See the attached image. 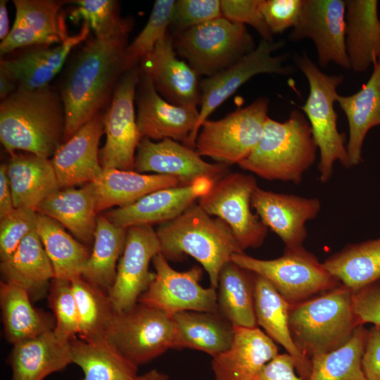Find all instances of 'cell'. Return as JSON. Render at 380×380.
<instances>
[{
    "label": "cell",
    "instance_id": "6da1fadb",
    "mask_svg": "<svg viewBox=\"0 0 380 380\" xmlns=\"http://www.w3.org/2000/svg\"><path fill=\"white\" fill-rule=\"evenodd\" d=\"M127 36L86 40L72 61L60 95L65 115L63 142L110 103L124 73Z\"/></svg>",
    "mask_w": 380,
    "mask_h": 380
},
{
    "label": "cell",
    "instance_id": "7a4b0ae2",
    "mask_svg": "<svg viewBox=\"0 0 380 380\" xmlns=\"http://www.w3.org/2000/svg\"><path fill=\"white\" fill-rule=\"evenodd\" d=\"M65 115L59 93L49 86L17 89L0 103V140L16 151L49 158L63 142Z\"/></svg>",
    "mask_w": 380,
    "mask_h": 380
},
{
    "label": "cell",
    "instance_id": "3957f363",
    "mask_svg": "<svg viewBox=\"0 0 380 380\" xmlns=\"http://www.w3.org/2000/svg\"><path fill=\"white\" fill-rule=\"evenodd\" d=\"M160 253L168 260L189 255L206 271L210 287L217 289L221 269L235 253H243L229 226L194 204L156 230Z\"/></svg>",
    "mask_w": 380,
    "mask_h": 380
},
{
    "label": "cell",
    "instance_id": "277c9868",
    "mask_svg": "<svg viewBox=\"0 0 380 380\" xmlns=\"http://www.w3.org/2000/svg\"><path fill=\"white\" fill-rule=\"evenodd\" d=\"M317 151L306 117L293 110L284 122L268 117L258 143L238 165L265 179L298 184L315 163Z\"/></svg>",
    "mask_w": 380,
    "mask_h": 380
},
{
    "label": "cell",
    "instance_id": "5b68a950",
    "mask_svg": "<svg viewBox=\"0 0 380 380\" xmlns=\"http://www.w3.org/2000/svg\"><path fill=\"white\" fill-rule=\"evenodd\" d=\"M353 291L342 284L291 305L289 322L293 341L311 360L344 345L362 325L353 305Z\"/></svg>",
    "mask_w": 380,
    "mask_h": 380
},
{
    "label": "cell",
    "instance_id": "8992f818",
    "mask_svg": "<svg viewBox=\"0 0 380 380\" xmlns=\"http://www.w3.org/2000/svg\"><path fill=\"white\" fill-rule=\"evenodd\" d=\"M300 70L309 84V95L300 107L310 125L312 137L319 151L318 163L319 180L328 182L332 177L334 165L338 161L349 168L350 164L346 148V137L337 127L334 109L337 89L343 82V75H327L304 53L296 59Z\"/></svg>",
    "mask_w": 380,
    "mask_h": 380
},
{
    "label": "cell",
    "instance_id": "52a82bcc",
    "mask_svg": "<svg viewBox=\"0 0 380 380\" xmlns=\"http://www.w3.org/2000/svg\"><path fill=\"white\" fill-rule=\"evenodd\" d=\"M175 50L200 75L211 77L255 49L243 24L226 18L211 20L176 34Z\"/></svg>",
    "mask_w": 380,
    "mask_h": 380
},
{
    "label": "cell",
    "instance_id": "ba28073f",
    "mask_svg": "<svg viewBox=\"0 0 380 380\" xmlns=\"http://www.w3.org/2000/svg\"><path fill=\"white\" fill-rule=\"evenodd\" d=\"M231 260L267 279L291 305L331 290L341 283L303 246L285 248L279 258L260 260L243 253Z\"/></svg>",
    "mask_w": 380,
    "mask_h": 380
},
{
    "label": "cell",
    "instance_id": "9c48e42d",
    "mask_svg": "<svg viewBox=\"0 0 380 380\" xmlns=\"http://www.w3.org/2000/svg\"><path fill=\"white\" fill-rule=\"evenodd\" d=\"M269 99L261 97L218 120H206L198 132L195 150L227 165L239 164L258 143L263 132Z\"/></svg>",
    "mask_w": 380,
    "mask_h": 380
},
{
    "label": "cell",
    "instance_id": "30bf717a",
    "mask_svg": "<svg viewBox=\"0 0 380 380\" xmlns=\"http://www.w3.org/2000/svg\"><path fill=\"white\" fill-rule=\"evenodd\" d=\"M174 334L171 316L138 302L127 310L115 312L106 341L138 367L172 348Z\"/></svg>",
    "mask_w": 380,
    "mask_h": 380
},
{
    "label": "cell",
    "instance_id": "8fae6325",
    "mask_svg": "<svg viewBox=\"0 0 380 380\" xmlns=\"http://www.w3.org/2000/svg\"><path fill=\"white\" fill-rule=\"evenodd\" d=\"M257 186L256 179L251 175L228 172L198 199V204L207 213L229 226L243 252L262 246L268 232L251 210V197Z\"/></svg>",
    "mask_w": 380,
    "mask_h": 380
},
{
    "label": "cell",
    "instance_id": "7c38bea8",
    "mask_svg": "<svg viewBox=\"0 0 380 380\" xmlns=\"http://www.w3.org/2000/svg\"><path fill=\"white\" fill-rule=\"evenodd\" d=\"M139 77V66L122 75L103 115L106 139L99 151L103 169L134 170L135 155L141 139L134 110Z\"/></svg>",
    "mask_w": 380,
    "mask_h": 380
},
{
    "label": "cell",
    "instance_id": "4fadbf2b",
    "mask_svg": "<svg viewBox=\"0 0 380 380\" xmlns=\"http://www.w3.org/2000/svg\"><path fill=\"white\" fill-rule=\"evenodd\" d=\"M155 277L138 302L158 308L170 316L182 311L219 312L217 291L200 284L203 270L194 266L184 272L174 270L159 253L152 260Z\"/></svg>",
    "mask_w": 380,
    "mask_h": 380
},
{
    "label": "cell",
    "instance_id": "5bb4252c",
    "mask_svg": "<svg viewBox=\"0 0 380 380\" xmlns=\"http://www.w3.org/2000/svg\"><path fill=\"white\" fill-rule=\"evenodd\" d=\"M284 41L262 39L253 51L229 68L208 77L200 83L201 109L197 125L189 147L195 149L200 128L208 116L242 84L262 73L287 75L291 70L284 65V56H273L281 48Z\"/></svg>",
    "mask_w": 380,
    "mask_h": 380
},
{
    "label": "cell",
    "instance_id": "9a60e30c",
    "mask_svg": "<svg viewBox=\"0 0 380 380\" xmlns=\"http://www.w3.org/2000/svg\"><path fill=\"white\" fill-rule=\"evenodd\" d=\"M159 253V239L151 225L127 229L115 279L108 293L115 312L127 310L138 303L140 296L154 279L155 272L149 271V263Z\"/></svg>",
    "mask_w": 380,
    "mask_h": 380
},
{
    "label": "cell",
    "instance_id": "2e32d148",
    "mask_svg": "<svg viewBox=\"0 0 380 380\" xmlns=\"http://www.w3.org/2000/svg\"><path fill=\"white\" fill-rule=\"evenodd\" d=\"M346 7L344 0H303L298 23L289 34L293 41L312 40L322 68L334 63L350 69L346 48Z\"/></svg>",
    "mask_w": 380,
    "mask_h": 380
},
{
    "label": "cell",
    "instance_id": "e0dca14e",
    "mask_svg": "<svg viewBox=\"0 0 380 380\" xmlns=\"http://www.w3.org/2000/svg\"><path fill=\"white\" fill-rule=\"evenodd\" d=\"M135 101L141 138L157 141L170 139L189 147L199 117L196 108L169 103L156 91L151 79L141 72Z\"/></svg>",
    "mask_w": 380,
    "mask_h": 380
},
{
    "label": "cell",
    "instance_id": "ac0fdd59",
    "mask_svg": "<svg viewBox=\"0 0 380 380\" xmlns=\"http://www.w3.org/2000/svg\"><path fill=\"white\" fill-rule=\"evenodd\" d=\"M134 170L173 176L186 185L203 177L216 182L228 173L229 165L208 163L195 149L170 139L155 142L141 138L135 155Z\"/></svg>",
    "mask_w": 380,
    "mask_h": 380
},
{
    "label": "cell",
    "instance_id": "d6986e66",
    "mask_svg": "<svg viewBox=\"0 0 380 380\" xmlns=\"http://www.w3.org/2000/svg\"><path fill=\"white\" fill-rule=\"evenodd\" d=\"M215 180L203 177L189 184L161 189L146 194L129 205L117 208L105 215L114 224L127 229L171 221L208 194Z\"/></svg>",
    "mask_w": 380,
    "mask_h": 380
},
{
    "label": "cell",
    "instance_id": "ffe728a7",
    "mask_svg": "<svg viewBox=\"0 0 380 380\" xmlns=\"http://www.w3.org/2000/svg\"><path fill=\"white\" fill-rule=\"evenodd\" d=\"M70 1L14 0L15 17L7 37L1 42L0 55L34 46L62 43L69 35L61 8Z\"/></svg>",
    "mask_w": 380,
    "mask_h": 380
},
{
    "label": "cell",
    "instance_id": "44dd1931",
    "mask_svg": "<svg viewBox=\"0 0 380 380\" xmlns=\"http://www.w3.org/2000/svg\"><path fill=\"white\" fill-rule=\"evenodd\" d=\"M139 67L169 103L196 108L200 104L199 75L185 61L178 59L172 37L168 33L141 61Z\"/></svg>",
    "mask_w": 380,
    "mask_h": 380
},
{
    "label": "cell",
    "instance_id": "7402d4cb",
    "mask_svg": "<svg viewBox=\"0 0 380 380\" xmlns=\"http://www.w3.org/2000/svg\"><path fill=\"white\" fill-rule=\"evenodd\" d=\"M251 206L263 224L283 241L285 248L303 246L307 237L305 224L321 209L316 198L267 191L258 186L251 197Z\"/></svg>",
    "mask_w": 380,
    "mask_h": 380
},
{
    "label": "cell",
    "instance_id": "603a6c76",
    "mask_svg": "<svg viewBox=\"0 0 380 380\" xmlns=\"http://www.w3.org/2000/svg\"><path fill=\"white\" fill-rule=\"evenodd\" d=\"M103 115L98 114L57 148L51 159L58 184L70 188L94 182L103 168L99 145L103 132Z\"/></svg>",
    "mask_w": 380,
    "mask_h": 380
},
{
    "label": "cell",
    "instance_id": "cb8c5ba5",
    "mask_svg": "<svg viewBox=\"0 0 380 380\" xmlns=\"http://www.w3.org/2000/svg\"><path fill=\"white\" fill-rule=\"evenodd\" d=\"M90 27L82 23L75 35L54 46H39L11 58H1L0 72L11 78L18 89L36 90L49 86L51 81L61 70L74 48L84 42Z\"/></svg>",
    "mask_w": 380,
    "mask_h": 380
},
{
    "label": "cell",
    "instance_id": "d4e9b609",
    "mask_svg": "<svg viewBox=\"0 0 380 380\" xmlns=\"http://www.w3.org/2000/svg\"><path fill=\"white\" fill-rule=\"evenodd\" d=\"M279 354L274 341L258 327H234L230 347L213 357L215 380H253Z\"/></svg>",
    "mask_w": 380,
    "mask_h": 380
},
{
    "label": "cell",
    "instance_id": "484cf974",
    "mask_svg": "<svg viewBox=\"0 0 380 380\" xmlns=\"http://www.w3.org/2000/svg\"><path fill=\"white\" fill-rule=\"evenodd\" d=\"M72 363L70 343L59 340L53 330L13 345L8 357L11 380H43Z\"/></svg>",
    "mask_w": 380,
    "mask_h": 380
},
{
    "label": "cell",
    "instance_id": "4316f807",
    "mask_svg": "<svg viewBox=\"0 0 380 380\" xmlns=\"http://www.w3.org/2000/svg\"><path fill=\"white\" fill-rule=\"evenodd\" d=\"M254 281L257 324L295 359L296 372L303 380H308L311 371V360L302 354L293 341L289 322L291 304L267 279L254 274Z\"/></svg>",
    "mask_w": 380,
    "mask_h": 380
},
{
    "label": "cell",
    "instance_id": "83f0119b",
    "mask_svg": "<svg viewBox=\"0 0 380 380\" xmlns=\"http://www.w3.org/2000/svg\"><path fill=\"white\" fill-rule=\"evenodd\" d=\"M346 48L350 69L363 72L380 59V18L376 0H347Z\"/></svg>",
    "mask_w": 380,
    "mask_h": 380
},
{
    "label": "cell",
    "instance_id": "f1b7e54d",
    "mask_svg": "<svg viewBox=\"0 0 380 380\" xmlns=\"http://www.w3.org/2000/svg\"><path fill=\"white\" fill-rule=\"evenodd\" d=\"M175 334L172 349L189 348L215 357L231 346L234 327L220 312L182 311L172 316Z\"/></svg>",
    "mask_w": 380,
    "mask_h": 380
},
{
    "label": "cell",
    "instance_id": "f546056e",
    "mask_svg": "<svg viewBox=\"0 0 380 380\" xmlns=\"http://www.w3.org/2000/svg\"><path fill=\"white\" fill-rule=\"evenodd\" d=\"M92 184L97 213L113 206L129 205L161 189L183 185L173 176L113 168L103 169Z\"/></svg>",
    "mask_w": 380,
    "mask_h": 380
},
{
    "label": "cell",
    "instance_id": "4dcf8cb0",
    "mask_svg": "<svg viewBox=\"0 0 380 380\" xmlns=\"http://www.w3.org/2000/svg\"><path fill=\"white\" fill-rule=\"evenodd\" d=\"M7 164L15 208L37 209L61 189L51 159L13 152Z\"/></svg>",
    "mask_w": 380,
    "mask_h": 380
},
{
    "label": "cell",
    "instance_id": "1f68e13d",
    "mask_svg": "<svg viewBox=\"0 0 380 380\" xmlns=\"http://www.w3.org/2000/svg\"><path fill=\"white\" fill-rule=\"evenodd\" d=\"M336 102L348 120L349 137L346 148L350 166L362 161L364 139L370 129L380 125V59L361 89L349 96L338 95Z\"/></svg>",
    "mask_w": 380,
    "mask_h": 380
},
{
    "label": "cell",
    "instance_id": "d6a6232c",
    "mask_svg": "<svg viewBox=\"0 0 380 380\" xmlns=\"http://www.w3.org/2000/svg\"><path fill=\"white\" fill-rule=\"evenodd\" d=\"M92 183L79 189H59L47 197L37 213L52 218L66 227L84 243L94 241L97 212Z\"/></svg>",
    "mask_w": 380,
    "mask_h": 380
},
{
    "label": "cell",
    "instance_id": "836d02e7",
    "mask_svg": "<svg viewBox=\"0 0 380 380\" xmlns=\"http://www.w3.org/2000/svg\"><path fill=\"white\" fill-rule=\"evenodd\" d=\"M4 281L25 289L30 297L44 295L54 279L51 261L36 229L30 232L14 253L0 263Z\"/></svg>",
    "mask_w": 380,
    "mask_h": 380
},
{
    "label": "cell",
    "instance_id": "e575fe53",
    "mask_svg": "<svg viewBox=\"0 0 380 380\" xmlns=\"http://www.w3.org/2000/svg\"><path fill=\"white\" fill-rule=\"evenodd\" d=\"M30 298L25 289L1 281L0 306L4 331L6 338L13 346L55 327V318L34 308Z\"/></svg>",
    "mask_w": 380,
    "mask_h": 380
},
{
    "label": "cell",
    "instance_id": "d590c367",
    "mask_svg": "<svg viewBox=\"0 0 380 380\" xmlns=\"http://www.w3.org/2000/svg\"><path fill=\"white\" fill-rule=\"evenodd\" d=\"M219 312L234 327H258L254 274L232 260L221 269L217 287Z\"/></svg>",
    "mask_w": 380,
    "mask_h": 380
},
{
    "label": "cell",
    "instance_id": "8d00e7d4",
    "mask_svg": "<svg viewBox=\"0 0 380 380\" xmlns=\"http://www.w3.org/2000/svg\"><path fill=\"white\" fill-rule=\"evenodd\" d=\"M36 231L53 267L54 279L82 277L90 252L52 218L37 213Z\"/></svg>",
    "mask_w": 380,
    "mask_h": 380
},
{
    "label": "cell",
    "instance_id": "74e56055",
    "mask_svg": "<svg viewBox=\"0 0 380 380\" xmlns=\"http://www.w3.org/2000/svg\"><path fill=\"white\" fill-rule=\"evenodd\" d=\"M325 268L353 292L380 279V236L348 244L324 262Z\"/></svg>",
    "mask_w": 380,
    "mask_h": 380
},
{
    "label": "cell",
    "instance_id": "f35d334b",
    "mask_svg": "<svg viewBox=\"0 0 380 380\" xmlns=\"http://www.w3.org/2000/svg\"><path fill=\"white\" fill-rule=\"evenodd\" d=\"M126 234L127 229L114 224L104 215L98 216L93 248L82 274L83 279L108 293L115 279Z\"/></svg>",
    "mask_w": 380,
    "mask_h": 380
},
{
    "label": "cell",
    "instance_id": "ab89813d",
    "mask_svg": "<svg viewBox=\"0 0 380 380\" xmlns=\"http://www.w3.org/2000/svg\"><path fill=\"white\" fill-rule=\"evenodd\" d=\"M72 363L83 371L84 380H134L138 367L106 341H70Z\"/></svg>",
    "mask_w": 380,
    "mask_h": 380
},
{
    "label": "cell",
    "instance_id": "60d3db41",
    "mask_svg": "<svg viewBox=\"0 0 380 380\" xmlns=\"http://www.w3.org/2000/svg\"><path fill=\"white\" fill-rule=\"evenodd\" d=\"M79 316L80 338L89 342L106 341L115 311L108 292L82 277L71 281Z\"/></svg>",
    "mask_w": 380,
    "mask_h": 380
},
{
    "label": "cell",
    "instance_id": "b9f144b4",
    "mask_svg": "<svg viewBox=\"0 0 380 380\" xmlns=\"http://www.w3.org/2000/svg\"><path fill=\"white\" fill-rule=\"evenodd\" d=\"M367 333L359 326L344 345L312 358L308 380H367L362 367Z\"/></svg>",
    "mask_w": 380,
    "mask_h": 380
},
{
    "label": "cell",
    "instance_id": "7bdbcfd3",
    "mask_svg": "<svg viewBox=\"0 0 380 380\" xmlns=\"http://www.w3.org/2000/svg\"><path fill=\"white\" fill-rule=\"evenodd\" d=\"M69 18L75 24L86 23L94 32V37L107 39L128 36L132 27L131 20L122 18L118 1L75 0Z\"/></svg>",
    "mask_w": 380,
    "mask_h": 380
},
{
    "label": "cell",
    "instance_id": "ee69618b",
    "mask_svg": "<svg viewBox=\"0 0 380 380\" xmlns=\"http://www.w3.org/2000/svg\"><path fill=\"white\" fill-rule=\"evenodd\" d=\"M174 0H156L149 18L139 35L125 48L124 72L138 67L141 61L151 53L157 43L167 34L171 25Z\"/></svg>",
    "mask_w": 380,
    "mask_h": 380
},
{
    "label": "cell",
    "instance_id": "f6af8a7d",
    "mask_svg": "<svg viewBox=\"0 0 380 380\" xmlns=\"http://www.w3.org/2000/svg\"><path fill=\"white\" fill-rule=\"evenodd\" d=\"M49 304L53 312V332L63 342L69 343L79 334V316L71 281L53 279L49 286Z\"/></svg>",
    "mask_w": 380,
    "mask_h": 380
},
{
    "label": "cell",
    "instance_id": "bcb514c9",
    "mask_svg": "<svg viewBox=\"0 0 380 380\" xmlns=\"http://www.w3.org/2000/svg\"><path fill=\"white\" fill-rule=\"evenodd\" d=\"M37 212L25 208H15L0 222L1 261L8 258L22 240L36 229Z\"/></svg>",
    "mask_w": 380,
    "mask_h": 380
},
{
    "label": "cell",
    "instance_id": "7dc6e473",
    "mask_svg": "<svg viewBox=\"0 0 380 380\" xmlns=\"http://www.w3.org/2000/svg\"><path fill=\"white\" fill-rule=\"evenodd\" d=\"M221 16L219 0H178L175 1L170 26L177 34Z\"/></svg>",
    "mask_w": 380,
    "mask_h": 380
},
{
    "label": "cell",
    "instance_id": "c3c4849f",
    "mask_svg": "<svg viewBox=\"0 0 380 380\" xmlns=\"http://www.w3.org/2000/svg\"><path fill=\"white\" fill-rule=\"evenodd\" d=\"M262 0H222V15L232 22L252 26L262 39L272 42L273 34L262 13Z\"/></svg>",
    "mask_w": 380,
    "mask_h": 380
},
{
    "label": "cell",
    "instance_id": "681fc988",
    "mask_svg": "<svg viewBox=\"0 0 380 380\" xmlns=\"http://www.w3.org/2000/svg\"><path fill=\"white\" fill-rule=\"evenodd\" d=\"M303 0H262L261 11L272 33L294 27L299 20Z\"/></svg>",
    "mask_w": 380,
    "mask_h": 380
},
{
    "label": "cell",
    "instance_id": "f907efd6",
    "mask_svg": "<svg viewBox=\"0 0 380 380\" xmlns=\"http://www.w3.org/2000/svg\"><path fill=\"white\" fill-rule=\"evenodd\" d=\"M354 311L360 323L380 327V279L353 292Z\"/></svg>",
    "mask_w": 380,
    "mask_h": 380
},
{
    "label": "cell",
    "instance_id": "816d5d0a",
    "mask_svg": "<svg viewBox=\"0 0 380 380\" xmlns=\"http://www.w3.org/2000/svg\"><path fill=\"white\" fill-rule=\"evenodd\" d=\"M253 380H303L296 374V362L289 353L279 354Z\"/></svg>",
    "mask_w": 380,
    "mask_h": 380
},
{
    "label": "cell",
    "instance_id": "f5cc1de1",
    "mask_svg": "<svg viewBox=\"0 0 380 380\" xmlns=\"http://www.w3.org/2000/svg\"><path fill=\"white\" fill-rule=\"evenodd\" d=\"M362 367L367 380H380V327L368 329Z\"/></svg>",
    "mask_w": 380,
    "mask_h": 380
},
{
    "label": "cell",
    "instance_id": "db71d44e",
    "mask_svg": "<svg viewBox=\"0 0 380 380\" xmlns=\"http://www.w3.org/2000/svg\"><path fill=\"white\" fill-rule=\"evenodd\" d=\"M14 208L7 164H2L0 166V220L8 215Z\"/></svg>",
    "mask_w": 380,
    "mask_h": 380
},
{
    "label": "cell",
    "instance_id": "11a10c76",
    "mask_svg": "<svg viewBox=\"0 0 380 380\" xmlns=\"http://www.w3.org/2000/svg\"><path fill=\"white\" fill-rule=\"evenodd\" d=\"M6 4V0L0 1V39L1 41L7 37L11 31Z\"/></svg>",
    "mask_w": 380,
    "mask_h": 380
},
{
    "label": "cell",
    "instance_id": "9f6ffc18",
    "mask_svg": "<svg viewBox=\"0 0 380 380\" xmlns=\"http://www.w3.org/2000/svg\"><path fill=\"white\" fill-rule=\"evenodd\" d=\"M18 89V86L11 78L0 72V99H5Z\"/></svg>",
    "mask_w": 380,
    "mask_h": 380
},
{
    "label": "cell",
    "instance_id": "6f0895ef",
    "mask_svg": "<svg viewBox=\"0 0 380 380\" xmlns=\"http://www.w3.org/2000/svg\"><path fill=\"white\" fill-rule=\"evenodd\" d=\"M168 376L157 369H152L144 374L137 376L134 380H168Z\"/></svg>",
    "mask_w": 380,
    "mask_h": 380
}]
</instances>
